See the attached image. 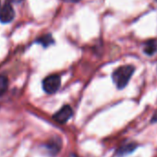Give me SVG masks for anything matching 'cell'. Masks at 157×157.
Masks as SVG:
<instances>
[{
  "mask_svg": "<svg viewBox=\"0 0 157 157\" xmlns=\"http://www.w3.org/2000/svg\"><path fill=\"white\" fill-rule=\"evenodd\" d=\"M15 17V11L10 3H6L1 10H0V22L2 23H9L13 21Z\"/></svg>",
  "mask_w": 157,
  "mask_h": 157,
  "instance_id": "cell-4",
  "label": "cell"
},
{
  "mask_svg": "<svg viewBox=\"0 0 157 157\" xmlns=\"http://www.w3.org/2000/svg\"><path fill=\"white\" fill-rule=\"evenodd\" d=\"M68 157H78V156L77 154H75V153H70Z\"/></svg>",
  "mask_w": 157,
  "mask_h": 157,
  "instance_id": "cell-12",
  "label": "cell"
},
{
  "mask_svg": "<svg viewBox=\"0 0 157 157\" xmlns=\"http://www.w3.org/2000/svg\"><path fill=\"white\" fill-rule=\"evenodd\" d=\"M46 150L50 152V154H56L58 151L61 150V139L58 137H54L52 138L45 145Z\"/></svg>",
  "mask_w": 157,
  "mask_h": 157,
  "instance_id": "cell-5",
  "label": "cell"
},
{
  "mask_svg": "<svg viewBox=\"0 0 157 157\" xmlns=\"http://www.w3.org/2000/svg\"><path fill=\"white\" fill-rule=\"evenodd\" d=\"M10 1L12 3H15V4H20L23 1V0H10Z\"/></svg>",
  "mask_w": 157,
  "mask_h": 157,
  "instance_id": "cell-10",
  "label": "cell"
},
{
  "mask_svg": "<svg viewBox=\"0 0 157 157\" xmlns=\"http://www.w3.org/2000/svg\"><path fill=\"white\" fill-rule=\"evenodd\" d=\"M137 148V143L135 142H129V143H126L124 145H122L118 151H117V156L119 157H123L125 155H128L129 153H131L132 151H135V149Z\"/></svg>",
  "mask_w": 157,
  "mask_h": 157,
  "instance_id": "cell-6",
  "label": "cell"
},
{
  "mask_svg": "<svg viewBox=\"0 0 157 157\" xmlns=\"http://www.w3.org/2000/svg\"><path fill=\"white\" fill-rule=\"evenodd\" d=\"M9 88V80L4 75H0V96L3 95Z\"/></svg>",
  "mask_w": 157,
  "mask_h": 157,
  "instance_id": "cell-9",
  "label": "cell"
},
{
  "mask_svg": "<svg viewBox=\"0 0 157 157\" xmlns=\"http://www.w3.org/2000/svg\"><path fill=\"white\" fill-rule=\"evenodd\" d=\"M36 42L41 44L44 47H47L50 44H54V39L51 36V34H44V35L41 36L40 38H38Z\"/></svg>",
  "mask_w": 157,
  "mask_h": 157,
  "instance_id": "cell-8",
  "label": "cell"
},
{
  "mask_svg": "<svg viewBox=\"0 0 157 157\" xmlns=\"http://www.w3.org/2000/svg\"><path fill=\"white\" fill-rule=\"evenodd\" d=\"M65 1H67V2H72V3H77V2L80 1V0H65Z\"/></svg>",
  "mask_w": 157,
  "mask_h": 157,
  "instance_id": "cell-11",
  "label": "cell"
},
{
  "mask_svg": "<svg viewBox=\"0 0 157 157\" xmlns=\"http://www.w3.org/2000/svg\"><path fill=\"white\" fill-rule=\"evenodd\" d=\"M135 71V67L131 65H126V66H121L117 67L112 75L113 82L117 85L118 89H123L125 88L130 78L132 77L133 73Z\"/></svg>",
  "mask_w": 157,
  "mask_h": 157,
  "instance_id": "cell-1",
  "label": "cell"
},
{
  "mask_svg": "<svg viewBox=\"0 0 157 157\" xmlns=\"http://www.w3.org/2000/svg\"><path fill=\"white\" fill-rule=\"evenodd\" d=\"M60 85H61V78L59 75H56V74L46 77L43 82V89L48 94L56 93Z\"/></svg>",
  "mask_w": 157,
  "mask_h": 157,
  "instance_id": "cell-2",
  "label": "cell"
},
{
  "mask_svg": "<svg viewBox=\"0 0 157 157\" xmlns=\"http://www.w3.org/2000/svg\"><path fill=\"white\" fill-rule=\"evenodd\" d=\"M73 110L69 105H64L62 108H60L54 116L53 118L55 121H56L59 124H64L67 122V120L72 117Z\"/></svg>",
  "mask_w": 157,
  "mask_h": 157,
  "instance_id": "cell-3",
  "label": "cell"
},
{
  "mask_svg": "<svg viewBox=\"0 0 157 157\" xmlns=\"http://www.w3.org/2000/svg\"><path fill=\"white\" fill-rule=\"evenodd\" d=\"M143 52L147 56H153L157 53V40H150L144 44Z\"/></svg>",
  "mask_w": 157,
  "mask_h": 157,
  "instance_id": "cell-7",
  "label": "cell"
}]
</instances>
